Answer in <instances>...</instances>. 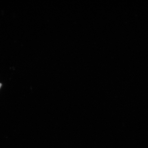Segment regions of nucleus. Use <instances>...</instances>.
<instances>
[{
	"mask_svg": "<svg viewBox=\"0 0 148 148\" xmlns=\"http://www.w3.org/2000/svg\"><path fill=\"white\" fill-rule=\"evenodd\" d=\"M1 84H0V87H1Z\"/></svg>",
	"mask_w": 148,
	"mask_h": 148,
	"instance_id": "obj_1",
	"label": "nucleus"
}]
</instances>
